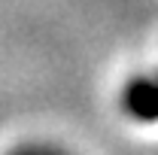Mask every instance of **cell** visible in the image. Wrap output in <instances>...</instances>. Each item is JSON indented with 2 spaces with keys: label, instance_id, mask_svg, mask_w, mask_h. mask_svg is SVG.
<instances>
[{
  "label": "cell",
  "instance_id": "6da1fadb",
  "mask_svg": "<svg viewBox=\"0 0 158 155\" xmlns=\"http://www.w3.org/2000/svg\"><path fill=\"white\" fill-rule=\"evenodd\" d=\"M125 113L137 122H155L158 119V76H134L122 91Z\"/></svg>",
  "mask_w": 158,
  "mask_h": 155
},
{
  "label": "cell",
  "instance_id": "7a4b0ae2",
  "mask_svg": "<svg viewBox=\"0 0 158 155\" xmlns=\"http://www.w3.org/2000/svg\"><path fill=\"white\" fill-rule=\"evenodd\" d=\"M155 76H158V73H155Z\"/></svg>",
  "mask_w": 158,
  "mask_h": 155
}]
</instances>
